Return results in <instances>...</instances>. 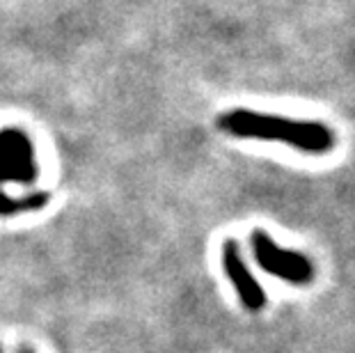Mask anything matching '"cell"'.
I'll return each instance as SVG.
<instances>
[{
    "label": "cell",
    "mask_w": 355,
    "mask_h": 353,
    "mask_svg": "<svg viewBox=\"0 0 355 353\" xmlns=\"http://www.w3.org/2000/svg\"><path fill=\"white\" fill-rule=\"evenodd\" d=\"M220 131L236 138L284 142L307 154H328L335 147V133L321 122H300V119L266 115L248 108L227 110L218 117Z\"/></svg>",
    "instance_id": "obj_1"
},
{
    "label": "cell",
    "mask_w": 355,
    "mask_h": 353,
    "mask_svg": "<svg viewBox=\"0 0 355 353\" xmlns=\"http://www.w3.org/2000/svg\"><path fill=\"white\" fill-rule=\"evenodd\" d=\"M250 243H252V252H254L257 264H259L266 273L275 275L284 282H291V284L312 282L314 266L305 255L293 252V250H284V248H279L273 239L261 230L252 232Z\"/></svg>",
    "instance_id": "obj_2"
},
{
    "label": "cell",
    "mask_w": 355,
    "mask_h": 353,
    "mask_svg": "<svg viewBox=\"0 0 355 353\" xmlns=\"http://www.w3.org/2000/svg\"><path fill=\"white\" fill-rule=\"evenodd\" d=\"M223 266L248 310H252V312L261 310V307L266 305V294H263L261 284L257 282L254 275L250 273V268H248L243 259V252H241V248L234 239H227L223 246Z\"/></svg>",
    "instance_id": "obj_3"
}]
</instances>
